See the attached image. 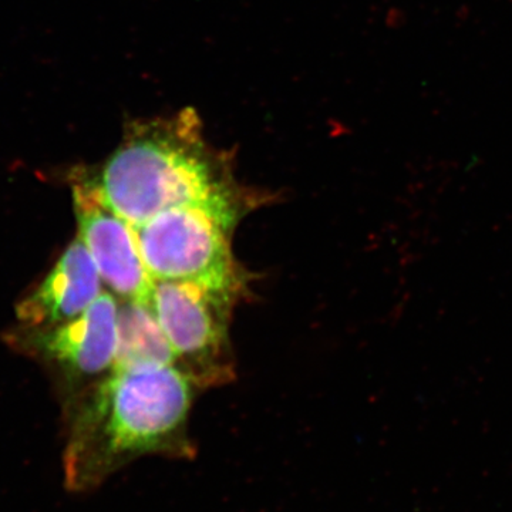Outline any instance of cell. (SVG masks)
Here are the masks:
<instances>
[{"instance_id":"6da1fadb","label":"cell","mask_w":512,"mask_h":512,"mask_svg":"<svg viewBox=\"0 0 512 512\" xmlns=\"http://www.w3.org/2000/svg\"><path fill=\"white\" fill-rule=\"evenodd\" d=\"M74 184L131 227L161 212L191 208L234 229L254 205L235 180L229 158L208 143L192 109L130 124L106 163L79 174Z\"/></svg>"},{"instance_id":"7a4b0ae2","label":"cell","mask_w":512,"mask_h":512,"mask_svg":"<svg viewBox=\"0 0 512 512\" xmlns=\"http://www.w3.org/2000/svg\"><path fill=\"white\" fill-rule=\"evenodd\" d=\"M192 387L175 366L114 367L70 423L63 456L67 491L92 493L140 457L192 460Z\"/></svg>"},{"instance_id":"3957f363","label":"cell","mask_w":512,"mask_h":512,"mask_svg":"<svg viewBox=\"0 0 512 512\" xmlns=\"http://www.w3.org/2000/svg\"><path fill=\"white\" fill-rule=\"evenodd\" d=\"M133 228L153 281L200 286L232 305L247 288L232 254V229L208 212L177 208Z\"/></svg>"},{"instance_id":"277c9868","label":"cell","mask_w":512,"mask_h":512,"mask_svg":"<svg viewBox=\"0 0 512 512\" xmlns=\"http://www.w3.org/2000/svg\"><path fill=\"white\" fill-rule=\"evenodd\" d=\"M148 308L170 343L175 367L195 387H214L234 377L228 320L232 303L200 286L153 281Z\"/></svg>"},{"instance_id":"5b68a950","label":"cell","mask_w":512,"mask_h":512,"mask_svg":"<svg viewBox=\"0 0 512 512\" xmlns=\"http://www.w3.org/2000/svg\"><path fill=\"white\" fill-rule=\"evenodd\" d=\"M80 239L99 269L101 281L121 301L148 302L151 279L134 228L79 185L73 187Z\"/></svg>"},{"instance_id":"8992f818","label":"cell","mask_w":512,"mask_h":512,"mask_svg":"<svg viewBox=\"0 0 512 512\" xmlns=\"http://www.w3.org/2000/svg\"><path fill=\"white\" fill-rule=\"evenodd\" d=\"M119 306L113 293L103 292L77 318L39 330L33 345L73 375H109L119 348Z\"/></svg>"},{"instance_id":"52a82bcc","label":"cell","mask_w":512,"mask_h":512,"mask_svg":"<svg viewBox=\"0 0 512 512\" xmlns=\"http://www.w3.org/2000/svg\"><path fill=\"white\" fill-rule=\"evenodd\" d=\"M101 285L103 281L89 249L77 238L42 284L19 303L16 315L29 328H56L82 315L103 293Z\"/></svg>"},{"instance_id":"ba28073f","label":"cell","mask_w":512,"mask_h":512,"mask_svg":"<svg viewBox=\"0 0 512 512\" xmlns=\"http://www.w3.org/2000/svg\"><path fill=\"white\" fill-rule=\"evenodd\" d=\"M175 366L173 350L146 303L123 301L119 306V348L116 366Z\"/></svg>"}]
</instances>
